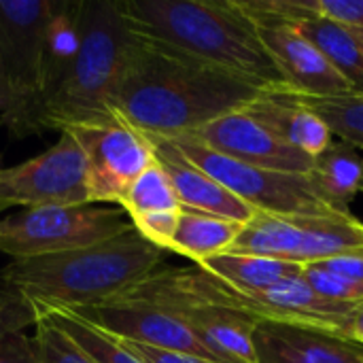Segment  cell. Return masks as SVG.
<instances>
[{
  "instance_id": "6da1fadb",
  "label": "cell",
  "mask_w": 363,
  "mask_h": 363,
  "mask_svg": "<svg viewBox=\"0 0 363 363\" xmlns=\"http://www.w3.org/2000/svg\"><path fill=\"white\" fill-rule=\"evenodd\" d=\"M264 91L242 74L136 36L111 111L151 138H174L247 108Z\"/></svg>"
},
{
  "instance_id": "7a4b0ae2",
  "label": "cell",
  "mask_w": 363,
  "mask_h": 363,
  "mask_svg": "<svg viewBox=\"0 0 363 363\" xmlns=\"http://www.w3.org/2000/svg\"><path fill=\"white\" fill-rule=\"evenodd\" d=\"M166 251L134 228L96 247L11 259L0 268V332H23L47 311H83L160 270Z\"/></svg>"
},
{
  "instance_id": "3957f363",
  "label": "cell",
  "mask_w": 363,
  "mask_h": 363,
  "mask_svg": "<svg viewBox=\"0 0 363 363\" xmlns=\"http://www.w3.org/2000/svg\"><path fill=\"white\" fill-rule=\"evenodd\" d=\"M140 38L242 74L266 89L285 81L266 51L255 19L238 0H119Z\"/></svg>"
},
{
  "instance_id": "277c9868",
  "label": "cell",
  "mask_w": 363,
  "mask_h": 363,
  "mask_svg": "<svg viewBox=\"0 0 363 363\" xmlns=\"http://www.w3.org/2000/svg\"><path fill=\"white\" fill-rule=\"evenodd\" d=\"M134 38L119 0H83L77 57L57 87L38 104L36 134L119 119L111 111V100Z\"/></svg>"
},
{
  "instance_id": "5b68a950",
  "label": "cell",
  "mask_w": 363,
  "mask_h": 363,
  "mask_svg": "<svg viewBox=\"0 0 363 363\" xmlns=\"http://www.w3.org/2000/svg\"><path fill=\"white\" fill-rule=\"evenodd\" d=\"M51 9L53 0H0V123L13 138L36 134Z\"/></svg>"
},
{
  "instance_id": "8992f818",
  "label": "cell",
  "mask_w": 363,
  "mask_h": 363,
  "mask_svg": "<svg viewBox=\"0 0 363 363\" xmlns=\"http://www.w3.org/2000/svg\"><path fill=\"white\" fill-rule=\"evenodd\" d=\"M177 277L189 294L206 304L236 311L259 323L308 328L345 338H351V323L359 308V304L332 302L319 296L302 274L255 294L232 289L198 266L177 268Z\"/></svg>"
},
{
  "instance_id": "52a82bcc",
  "label": "cell",
  "mask_w": 363,
  "mask_h": 363,
  "mask_svg": "<svg viewBox=\"0 0 363 363\" xmlns=\"http://www.w3.org/2000/svg\"><path fill=\"white\" fill-rule=\"evenodd\" d=\"M132 225L121 206L70 204L21 208L0 219V251L11 259L79 251L111 240Z\"/></svg>"
},
{
  "instance_id": "ba28073f",
  "label": "cell",
  "mask_w": 363,
  "mask_h": 363,
  "mask_svg": "<svg viewBox=\"0 0 363 363\" xmlns=\"http://www.w3.org/2000/svg\"><path fill=\"white\" fill-rule=\"evenodd\" d=\"M191 164L228 187L236 198L259 213L285 217H336L351 215L349 208L332 204L315 187L308 174H291L247 166L225 157L191 136L168 138Z\"/></svg>"
},
{
  "instance_id": "9c48e42d",
  "label": "cell",
  "mask_w": 363,
  "mask_h": 363,
  "mask_svg": "<svg viewBox=\"0 0 363 363\" xmlns=\"http://www.w3.org/2000/svg\"><path fill=\"white\" fill-rule=\"evenodd\" d=\"M113 300L151 306L181 319L223 363H257L253 336L259 321L202 302L183 287L177 268L155 270Z\"/></svg>"
},
{
  "instance_id": "30bf717a",
  "label": "cell",
  "mask_w": 363,
  "mask_h": 363,
  "mask_svg": "<svg viewBox=\"0 0 363 363\" xmlns=\"http://www.w3.org/2000/svg\"><path fill=\"white\" fill-rule=\"evenodd\" d=\"M230 251L306 266L363 251V223L355 215L285 217L257 211Z\"/></svg>"
},
{
  "instance_id": "8fae6325",
  "label": "cell",
  "mask_w": 363,
  "mask_h": 363,
  "mask_svg": "<svg viewBox=\"0 0 363 363\" xmlns=\"http://www.w3.org/2000/svg\"><path fill=\"white\" fill-rule=\"evenodd\" d=\"M62 132H68L85 155L91 204L119 206L130 185L157 160L153 140L121 119L70 125Z\"/></svg>"
},
{
  "instance_id": "7c38bea8",
  "label": "cell",
  "mask_w": 363,
  "mask_h": 363,
  "mask_svg": "<svg viewBox=\"0 0 363 363\" xmlns=\"http://www.w3.org/2000/svg\"><path fill=\"white\" fill-rule=\"evenodd\" d=\"M0 204L6 208L91 204L87 162L77 140L60 132L57 143L40 155L0 168Z\"/></svg>"
},
{
  "instance_id": "4fadbf2b",
  "label": "cell",
  "mask_w": 363,
  "mask_h": 363,
  "mask_svg": "<svg viewBox=\"0 0 363 363\" xmlns=\"http://www.w3.org/2000/svg\"><path fill=\"white\" fill-rule=\"evenodd\" d=\"M185 136H191L204 147L247 166L291 174H308L313 168L311 155L283 143L245 108L223 115Z\"/></svg>"
},
{
  "instance_id": "5bb4252c",
  "label": "cell",
  "mask_w": 363,
  "mask_h": 363,
  "mask_svg": "<svg viewBox=\"0 0 363 363\" xmlns=\"http://www.w3.org/2000/svg\"><path fill=\"white\" fill-rule=\"evenodd\" d=\"M74 313L115 338L187 353L206 363H223L181 319L164 311L123 300H111Z\"/></svg>"
},
{
  "instance_id": "9a60e30c",
  "label": "cell",
  "mask_w": 363,
  "mask_h": 363,
  "mask_svg": "<svg viewBox=\"0 0 363 363\" xmlns=\"http://www.w3.org/2000/svg\"><path fill=\"white\" fill-rule=\"evenodd\" d=\"M259 38L283 74L285 91L311 98H338L355 94L351 83L325 55L291 23L255 21Z\"/></svg>"
},
{
  "instance_id": "2e32d148",
  "label": "cell",
  "mask_w": 363,
  "mask_h": 363,
  "mask_svg": "<svg viewBox=\"0 0 363 363\" xmlns=\"http://www.w3.org/2000/svg\"><path fill=\"white\" fill-rule=\"evenodd\" d=\"M253 345L257 363H363V345L308 328L259 323Z\"/></svg>"
},
{
  "instance_id": "e0dca14e",
  "label": "cell",
  "mask_w": 363,
  "mask_h": 363,
  "mask_svg": "<svg viewBox=\"0 0 363 363\" xmlns=\"http://www.w3.org/2000/svg\"><path fill=\"white\" fill-rule=\"evenodd\" d=\"M151 138V136H149ZM155 145V157L172 181L179 202L187 211L217 215L234 221L249 223L255 217V208L236 198L228 187L208 177L196 164H191L168 138H151Z\"/></svg>"
},
{
  "instance_id": "ac0fdd59",
  "label": "cell",
  "mask_w": 363,
  "mask_h": 363,
  "mask_svg": "<svg viewBox=\"0 0 363 363\" xmlns=\"http://www.w3.org/2000/svg\"><path fill=\"white\" fill-rule=\"evenodd\" d=\"M283 143L317 157L336 138L330 125L306 104L283 89H268L245 108Z\"/></svg>"
},
{
  "instance_id": "d6986e66",
  "label": "cell",
  "mask_w": 363,
  "mask_h": 363,
  "mask_svg": "<svg viewBox=\"0 0 363 363\" xmlns=\"http://www.w3.org/2000/svg\"><path fill=\"white\" fill-rule=\"evenodd\" d=\"M200 270L208 272L223 285L238 289V291H266L291 277L302 274L300 264L279 262L270 257H259L251 253H221L215 255L202 264H198Z\"/></svg>"
},
{
  "instance_id": "ffe728a7",
  "label": "cell",
  "mask_w": 363,
  "mask_h": 363,
  "mask_svg": "<svg viewBox=\"0 0 363 363\" xmlns=\"http://www.w3.org/2000/svg\"><path fill=\"white\" fill-rule=\"evenodd\" d=\"M245 225L247 223L242 221L183 208L179 230L170 245V253L183 255L191 259L194 266H198L215 255L228 253Z\"/></svg>"
},
{
  "instance_id": "44dd1931",
  "label": "cell",
  "mask_w": 363,
  "mask_h": 363,
  "mask_svg": "<svg viewBox=\"0 0 363 363\" xmlns=\"http://www.w3.org/2000/svg\"><path fill=\"white\" fill-rule=\"evenodd\" d=\"M315 187L332 204L349 208V204L363 194V153L362 149L332 140V145L313 157L308 172Z\"/></svg>"
},
{
  "instance_id": "7402d4cb",
  "label": "cell",
  "mask_w": 363,
  "mask_h": 363,
  "mask_svg": "<svg viewBox=\"0 0 363 363\" xmlns=\"http://www.w3.org/2000/svg\"><path fill=\"white\" fill-rule=\"evenodd\" d=\"M81 2L83 0H53L45 32L43 98L57 87L77 57L81 45Z\"/></svg>"
},
{
  "instance_id": "603a6c76",
  "label": "cell",
  "mask_w": 363,
  "mask_h": 363,
  "mask_svg": "<svg viewBox=\"0 0 363 363\" xmlns=\"http://www.w3.org/2000/svg\"><path fill=\"white\" fill-rule=\"evenodd\" d=\"M291 26L325 55V60L351 83L355 94H363V53L353 30L311 13Z\"/></svg>"
},
{
  "instance_id": "cb8c5ba5",
  "label": "cell",
  "mask_w": 363,
  "mask_h": 363,
  "mask_svg": "<svg viewBox=\"0 0 363 363\" xmlns=\"http://www.w3.org/2000/svg\"><path fill=\"white\" fill-rule=\"evenodd\" d=\"M38 319L53 321L94 363H143L119 338L96 328L74 311H47Z\"/></svg>"
},
{
  "instance_id": "d4e9b609",
  "label": "cell",
  "mask_w": 363,
  "mask_h": 363,
  "mask_svg": "<svg viewBox=\"0 0 363 363\" xmlns=\"http://www.w3.org/2000/svg\"><path fill=\"white\" fill-rule=\"evenodd\" d=\"M119 206L125 211V215L138 217L147 213H160V211H181L179 196L172 187L170 177L162 168V164L155 160L125 191Z\"/></svg>"
},
{
  "instance_id": "484cf974",
  "label": "cell",
  "mask_w": 363,
  "mask_h": 363,
  "mask_svg": "<svg viewBox=\"0 0 363 363\" xmlns=\"http://www.w3.org/2000/svg\"><path fill=\"white\" fill-rule=\"evenodd\" d=\"M289 94L313 108L330 125L338 140L363 149V94H349L338 98H311L294 91Z\"/></svg>"
},
{
  "instance_id": "4316f807",
  "label": "cell",
  "mask_w": 363,
  "mask_h": 363,
  "mask_svg": "<svg viewBox=\"0 0 363 363\" xmlns=\"http://www.w3.org/2000/svg\"><path fill=\"white\" fill-rule=\"evenodd\" d=\"M285 11L291 23L311 13L363 32V0H285Z\"/></svg>"
},
{
  "instance_id": "83f0119b",
  "label": "cell",
  "mask_w": 363,
  "mask_h": 363,
  "mask_svg": "<svg viewBox=\"0 0 363 363\" xmlns=\"http://www.w3.org/2000/svg\"><path fill=\"white\" fill-rule=\"evenodd\" d=\"M34 328L38 363H94L53 321L38 319Z\"/></svg>"
},
{
  "instance_id": "f1b7e54d",
  "label": "cell",
  "mask_w": 363,
  "mask_h": 363,
  "mask_svg": "<svg viewBox=\"0 0 363 363\" xmlns=\"http://www.w3.org/2000/svg\"><path fill=\"white\" fill-rule=\"evenodd\" d=\"M181 213H183V208L181 211H160V213H147V215L132 217L130 221L143 238H147L151 245L170 253L172 238L179 230Z\"/></svg>"
},
{
  "instance_id": "f546056e",
  "label": "cell",
  "mask_w": 363,
  "mask_h": 363,
  "mask_svg": "<svg viewBox=\"0 0 363 363\" xmlns=\"http://www.w3.org/2000/svg\"><path fill=\"white\" fill-rule=\"evenodd\" d=\"M0 363H38L34 338L23 332H0Z\"/></svg>"
},
{
  "instance_id": "4dcf8cb0",
  "label": "cell",
  "mask_w": 363,
  "mask_h": 363,
  "mask_svg": "<svg viewBox=\"0 0 363 363\" xmlns=\"http://www.w3.org/2000/svg\"><path fill=\"white\" fill-rule=\"evenodd\" d=\"M315 264H321L323 268L338 274L340 279H345L347 283H351L355 289H359L363 294V251L338 255V257H332L325 262H315Z\"/></svg>"
},
{
  "instance_id": "1f68e13d",
  "label": "cell",
  "mask_w": 363,
  "mask_h": 363,
  "mask_svg": "<svg viewBox=\"0 0 363 363\" xmlns=\"http://www.w3.org/2000/svg\"><path fill=\"white\" fill-rule=\"evenodd\" d=\"M121 342L143 363H206L187 355V353H179V351L157 349V347H149V345H140V342H132V340H121Z\"/></svg>"
},
{
  "instance_id": "d6a6232c",
  "label": "cell",
  "mask_w": 363,
  "mask_h": 363,
  "mask_svg": "<svg viewBox=\"0 0 363 363\" xmlns=\"http://www.w3.org/2000/svg\"><path fill=\"white\" fill-rule=\"evenodd\" d=\"M351 340L363 345V304H359L355 317H353V323H351Z\"/></svg>"
},
{
  "instance_id": "836d02e7",
  "label": "cell",
  "mask_w": 363,
  "mask_h": 363,
  "mask_svg": "<svg viewBox=\"0 0 363 363\" xmlns=\"http://www.w3.org/2000/svg\"><path fill=\"white\" fill-rule=\"evenodd\" d=\"M355 32V30H353ZM355 36H357V43H359V47H362V53H363V32H355Z\"/></svg>"
},
{
  "instance_id": "e575fe53",
  "label": "cell",
  "mask_w": 363,
  "mask_h": 363,
  "mask_svg": "<svg viewBox=\"0 0 363 363\" xmlns=\"http://www.w3.org/2000/svg\"><path fill=\"white\" fill-rule=\"evenodd\" d=\"M4 208H6V206H2V204H0V213H2V211H4Z\"/></svg>"
}]
</instances>
